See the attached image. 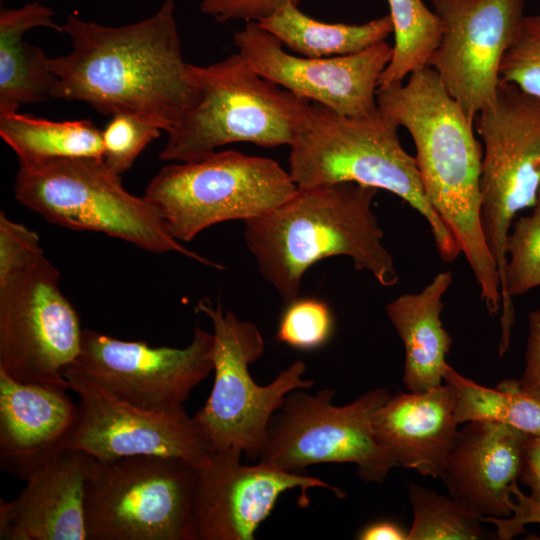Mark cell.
Here are the masks:
<instances>
[{
    "instance_id": "obj_21",
    "label": "cell",
    "mask_w": 540,
    "mask_h": 540,
    "mask_svg": "<svg viewBox=\"0 0 540 540\" xmlns=\"http://www.w3.org/2000/svg\"><path fill=\"white\" fill-rule=\"evenodd\" d=\"M457 397V388L449 382L391 396L373 418L377 444L397 466L441 478L458 433Z\"/></svg>"
},
{
    "instance_id": "obj_30",
    "label": "cell",
    "mask_w": 540,
    "mask_h": 540,
    "mask_svg": "<svg viewBox=\"0 0 540 540\" xmlns=\"http://www.w3.org/2000/svg\"><path fill=\"white\" fill-rule=\"evenodd\" d=\"M500 80L540 98V13L524 16L505 51Z\"/></svg>"
},
{
    "instance_id": "obj_5",
    "label": "cell",
    "mask_w": 540,
    "mask_h": 540,
    "mask_svg": "<svg viewBox=\"0 0 540 540\" xmlns=\"http://www.w3.org/2000/svg\"><path fill=\"white\" fill-rule=\"evenodd\" d=\"M187 71L195 101L167 134L163 161H198L238 142L290 147L308 121L311 101L263 78L240 52Z\"/></svg>"
},
{
    "instance_id": "obj_35",
    "label": "cell",
    "mask_w": 540,
    "mask_h": 540,
    "mask_svg": "<svg viewBox=\"0 0 540 540\" xmlns=\"http://www.w3.org/2000/svg\"><path fill=\"white\" fill-rule=\"evenodd\" d=\"M302 0H200L201 11L220 23L243 20L261 21L278 8Z\"/></svg>"
},
{
    "instance_id": "obj_15",
    "label": "cell",
    "mask_w": 540,
    "mask_h": 540,
    "mask_svg": "<svg viewBox=\"0 0 540 540\" xmlns=\"http://www.w3.org/2000/svg\"><path fill=\"white\" fill-rule=\"evenodd\" d=\"M526 0H433L443 34L428 66L474 121L500 82L502 57L525 16Z\"/></svg>"
},
{
    "instance_id": "obj_14",
    "label": "cell",
    "mask_w": 540,
    "mask_h": 540,
    "mask_svg": "<svg viewBox=\"0 0 540 540\" xmlns=\"http://www.w3.org/2000/svg\"><path fill=\"white\" fill-rule=\"evenodd\" d=\"M63 376L79 398L77 423L65 449L101 461L139 455L175 457L197 468L214 451L185 410L148 411L120 400L75 372L64 370Z\"/></svg>"
},
{
    "instance_id": "obj_10",
    "label": "cell",
    "mask_w": 540,
    "mask_h": 540,
    "mask_svg": "<svg viewBox=\"0 0 540 540\" xmlns=\"http://www.w3.org/2000/svg\"><path fill=\"white\" fill-rule=\"evenodd\" d=\"M474 121L483 143L481 222L500 278V322L511 325L506 244L514 218L533 207L540 189V98L500 80L493 102Z\"/></svg>"
},
{
    "instance_id": "obj_36",
    "label": "cell",
    "mask_w": 540,
    "mask_h": 540,
    "mask_svg": "<svg viewBox=\"0 0 540 540\" xmlns=\"http://www.w3.org/2000/svg\"><path fill=\"white\" fill-rule=\"evenodd\" d=\"M519 382L525 388L540 390V307L528 314L525 369Z\"/></svg>"
},
{
    "instance_id": "obj_29",
    "label": "cell",
    "mask_w": 540,
    "mask_h": 540,
    "mask_svg": "<svg viewBox=\"0 0 540 540\" xmlns=\"http://www.w3.org/2000/svg\"><path fill=\"white\" fill-rule=\"evenodd\" d=\"M512 225L506 244V289L513 300L540 286V189L532 212Z\"/></svg>"
},
{
    "instance_id": "obj_28",
    "label": "cell",
    "mask_w": 540,
    "mask_h": 540,
    "mask_svg": "<svg viewBox=\"0 0 540 540\" xmlns=\"http://www.w3.org/2000/svg\"><path fill=\"white\" fill-rule=\"evenodd\" d=\"M408 499L413 521L408 540H478L490 538L481 518L451 497H445L421 485L410 483Z\"/></svg>"
},
{
    "instance_id": "obj_16",
    "label": "cell",
    "mask_w": 540,
    "mask_h": 540,
    "mask_svg": "<svg viewBox=\"0 0 540 540\" xmlns=\"http://www.w3.org/2000/svg\"><path fill=\"white\" fill-rule=\"evenodd\" d=\"M233 40L238 52L263 78L349 117L377 109L379 78L393 53V46L382 41L346 56H297L286 52L282 42L258 21L246 22Z\"/></svg>"
},
{
    "instance_id": "obj_4",
    "label": "cell",
    "mask_w": 540,
    "mask_h": 540,
    "mask_svg": "<svg viewBox=\"0 0 540 540\" xmlns=\"http://www.w3.org/2000/svg\"><path fill=\"white\" fill-rule=\"evenodd\" d=\"M397 129L378 107L349 117L311 102L308 121L290 146L289 173L298 188L355 183L395 194L427 221L440 258L453 262L459 244L427 199Z\"/></svg>"
},
{
    "instance_id": "obj_37",
    "label": "cell",
    "mask_w": 540,
    "mask_h": 540,
    "mask_svg": "<svg viewBox=\"0 0 540 540\" xmlns=\"http://www.w3.org/2000/svg\"><path fill=\"white\" fill-rule=\"evenodd\" d=\"M357 538L361 540H408V531L392 521H378L363 528Z\"/></svg>"
},
{
    "instance_id": "obj_6",
    "label": "cell",
    "mask_w": 540,
    "mask_h": 540,
    "mask_svg": "<svg viewBox=\"0 0 540 540\" xmlns=\"http://www.w3.org/2000/svg\"><path fill=\"white\" fill-rule=\"evenodd\" d=\"M14 195L49 223L101 232L148 252H176L223 268L176 240L157 209L144 196L129 193L120 175L103 160L63 158L19 163Z\"/></svg>"
},
{
    "instance_id": "obj_24",
    "label": "cell",
    "mask_w": 540,
    "mask_h": 540,
    "mask_svg": "<svg viewBox=\"0 0 540 540\" xmlns=\"http://www.w3.org/2000/svg\"><path fill=\"white\" fill-rule=\"evenodd\" d=\"M258 22L283 46L310 58L359 53L393 33L389 14L362 24L326 23L306 15L293 4L278 8Z\"/></svg>"
},
{
    "instance_id": "obj_11",
    "label": "cell",
    "mask_w": 540,
    "mask_h": 540,
    "mask_svg": "<svg viewBox=\"0 0 540 540\" xmlns=\"http://www.w3.org/2000/svg\"><path fill=\"white\" fill-rule=\"evenodd\" d=\"M295 389L270 419L259 462L294 471L320 463H352L367 482H382L397 464L377 444L372 422L391 397L368 391L353 402L332 404L334 390L311 395Z\"/></svg>"
},
{
    "instance_id": "obj_18",
    "label": "cell",
    "mask_w": 540,
    "mask_h": 540,
    "mask_svg": "<svg viewBox=\"0 0 540 540\" xmlns=\"http://www.w3.org/2000/svg\"><path fill=\"white\" fill-rule=\"evenodd\" d=\"M528 434L504 423L469 421L458 430L441 478L452 499L484 522L513 514Z\"/></svg>"
},
{
    "instance_id": "obj_22",
    "label": "cell",
    "mask_w": 540,
    "mask_h": 540,
    "mask_svg": "<svg viewBox=\"0 0 540 540\" xmlns=\"http://www.w3.org/2000/svg\"><path fill=\"white\" fill-rule=\"evenodd\" d=\"M451 283L452 272H441L420 292L403 294L386 306L404 345L403 383L410 392L428 391L444 379L452 337L442 325L441 312Z\"/></svg>"
},
{
    "instance_id": "obj_26",
    "label": "cell",
    "mask_w": 540,
    "mask_h": 540,
    "mask_svg": "<svg viewBox=\"0 0 540 540\" xmlns=\"http://www.w3.org/2000/svg\"><path fill=\"white\" fill-rule=\"evenodd\" d=\"M443 378L458 391L455 417L458 424L492 421L510 425L528 435L540 436V390L505 380L487 388L467 379L446 364Z\"/></svg>"
},
{
    "instance_id": "obj_19",
    "label": "cell",
    "mask_w": 540,
    "mask_h": 540,
    "mask_svg": "<svg viewBox=\"0 0 540 540\" xmlns=\"http://www.w3.org/2000/svg\"><path fill=\"white\" fill-rule=\"evenodd\" d=\"M69 389L19 382L0 370V467L26 480L63 451L79 414Z\"/></svg>"
},
{
    "instance_id": "obj_2",
    "label": "cell",
    "mask_w": 540,
    "mask_h": 540,
    "mask_svg": "<svg viewBox=\"0 0 540 540\" xmlns=\"http://www.w3.org/2000/svg\"><path fill=\"white\" fill-rule=\"evenodd\" d=\"M377 107L411 135L430 204L457 240L491 313L501 309L500 278L481 222L483 147L462 107L429 66L405 84L379 87Z\"/></svg>"
},
{
    "instance_id": "obj_9",
    "label": "cell",
    "mask_w": 540,
    "mask_h": 540,
    "mask_svg": "<svg viewBox=\"0 0 540 540\" xmlns=\"http://www.w3.org/2000/svg\"><path fill=\"white\" fill-rule=\"evenodd\" d=\"M213 326L214 383L204 406L193 416L214 450L237 449L251 460L259 459L273 414L295 389H309L303 379L306 365L297 360L267 385L256 383L249 365L261 357L264 341L258 327L234 313L213 307L208 299L197 303Z\"/></svg>"
},
{
    "instance_id": "obj_33",
    "label": "cell",
    "mask_w": 540,
    "mask_h": 540,
    "mask_svg": "<svg viewBox=\"0 0 540 540\" xmlns=\"http://www.w3.org/2000/svg\"><path fill=\"white\" fill-rule=\"evenodd\" d=\"M519 480L530 488V495H524L517 484L512 493L516 501L511 519H487L498 528L500 539H510L524 531L528 523H540V436L528 435L525 443L524 461Z\"/></svg>"
},
{
    "instance_id": "obj_23",
    "label": "cell",
    "mask_w": 540,
    "mask_h": 540,
    "mask_svg": "<svg viewBox=\"0 0 540 540\" xmlns=\"http://www.w3.org/2000/svg\"><path fill=\"white\" fill-rule=\"evenodd\" d=\"M54 11L39 1L0 9V114L52 98L55 76L50 58L24 40L26 32L46 27L62 33Z\"/></svg>"
},
{
    "instance_id": "obj_12",
    "label": "cell",
    "mask_w": 540,
    "mask_h": 540,
    "mask_svg": "<svg viewBox=\"0 0 540 540\" xmlns=\"http://www.w3.org/2000/svg\"><path fill=\"white\" fill-rule=\"evenodd\" d=\"M82 332L43 250L0 280V370L14 380L69 389L63 370L78 357Z\"/></svg>"
},
{
    "instance_id": "obj_27",
    "label": "cell",
    "mask_w": 540,
    "mask_h": 540,
    "mask_svg": "<svg viewBox=\"0 0 540 540\" xmlns=\"http://www.w3.org/2000/svg\"><path fill=\"white\" fill-rule=\"evenodd\" d=\"M388 4L395 41L378 88L403 82L413 72L427 67L443 34L440 18L422 0H388Z\"/></svg>"
},
{
    "instance_id": "obj_25",
    "label": "cell",
    "mask_w": 540,
    "mask_h": 540,
    "mask_svg": "<svg viewBox=\"0 0 540 540\" xmlns=\"http://www.w3.org/2000/svg\"><path fill=\"white\" fill-rule=\"evenodd\" d=\"M0 136L19 163L63 158L103 160L102 131L86 119L53 121L15 111L0 114Z\"/></svg>"
},
{
    "instance_id": "obj_13",
    "label": "cell",
    "mask_w": 540,
    "mask_h": 540,
    "mask_svg": "<svg viewBox=\"0 0 540 540\" xmlns=\"http://www.w3.org/2000/svg\"><path fill=\"white\" fill-rule=\"evenodd\" d=\"M213 343V333L200 326L184 348L151 347L83 329L80 353L64 370L138 408L174 413L184 410L193 388L213 370Z\"/></svg>"
},
{
    "instance_id": "obj_17",
    "label": "cell",
    "mask_w": 540,
    "mask_h": 540,
    "mask_svg": "<svg viewBox=\"0 0 540 540\" xmlns=\"http://www.w3.org/2000/svg\"><path fill=\"white\" fill-rule=\"evenodd\" d=\"M242 451L214 450L197 468L192 509L193 540H252L279 496L301 489V505L310 488H325L337 497L342 489L320 478L259 462L241 463ZM308 501V499H306Z\"/></svg>"
},
{
    "instance_id": "obj_3",
    "label": "cell",
    "mask_w": 540,
    "mask_h": 540,
    "mask_svg": "<svg viewBox=\"0 0 540 540\" xmlns=\"http://www.w3.org/2000/svg\"><path fill=\"white\" fill-rule=\"evenodd\" d=\"M377 192L355 183L298 188L274 210L244 221V240L260 274L286 304L299 298L304 273L332 256L349 257L384 287L397 284L372 210Z\"/></svg>"
},
{
    "instance_id": "obj_20",
    "label": "cell",
    "mask_w": 540,
    "mask_h": 540,
    "mask_svg": "<svg viewBox=\"0 0 540 540\" xmlns=\"http://www.w3.org/2000/svg\"><path fill=\"white\" fill-rule=\"evenodd\" d=\"M91 456L64 449L0 501V540H87L84 496Z\"/></svg>"
},
{
    "instance_id": "obj_34",
    "label": "cell",
    "mask_w": 540,
    "mask_h": 540,
    "mask_svg": "<svg viewBox=\"0 0 540 540\" xmlns=\"http://www.w3.org/2000/svg\"><path fill=\"white\" fill-rule=\"evenodd\" d=\"M42 250L36 232L0 213V280Z\"/></svg>"
},
{
    "instance_id": "obj_8",
    "label": "cell",
    "mask_w": 540,
    "mask_h": 540,
    "mask_svg": "<svg viewBox=\"0 0 540 540\" xmlns=\"http://www.w3.org/2000/svg\"><path fill=\"white\" fill-rule=\"evenodd\" d=\"M197 467L183 459L91 456L84 496L87 540H193Z\"/></svg>"
},
{
    "instance_id": "obj_32",
    "label": "cell",
    "mask_w": 540,
    "mask_h": 540,
    "mask_svg": "<svg viewBox=\"0 0 540 540\" xmlns=\"http://www.w3.org/2000/svg\"><path fill=\"white\" fill-rule=\"evenodd\" d=\"M161 131L136 116L113 115L102 130L104 163L118 175L125 173L141 152L160 137Z\"/></svg>"
},
{
    "instance_id": "obj_7",
    "label": "cell",
    "mask_w": 540,
    "mask_h": 540,
    "mask_svg": "<svg viewBox=\"0 0 540 540\" xmlns=\"http://www.w3.org/2000/svg\"><path fill=\"white\" fill-rule=\"evenodd\" d=\"M297 189L290 173L275 160L225 150L162 167L144 197L169 233L179 242H189L217 223L262 216Z\"/></svg>"
},
{
    "instance_id": "obj_31",
    "label": "cell",
    "mask_w": 540,
    "mask_h": 540,
    "mask_svg": "<svg viewBox=\"0 0 540 540\" xmlns=\"http://www.w3.org/2000/svg\"><path fill=\"white\" fill-rule=\"evenodd\" d=\"M333 332L328 304L316 298H297L287 304L277 330L280 342L302 350L324 345Z\"/></svg>"
},
{
    "instance_id": "obj_1",
    "label": "cell",
    "mask_w": 540,
    "mask_h": 540,
    "mask_svg": "<svg viewBox=\"0 0 540 540\" xmlns=\"http://www.w3.org/2000/svg\"><path fill=\"white\" fill-rule=\"evenodd\" d=\"M175 11V0H163L152 16L123 26L69 13L62 33L72 49L50 58L52 98L85 102L104 115H133L171 132L196 97Z\"/></svg>"
}]
</instances>
